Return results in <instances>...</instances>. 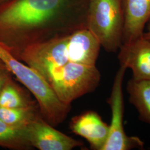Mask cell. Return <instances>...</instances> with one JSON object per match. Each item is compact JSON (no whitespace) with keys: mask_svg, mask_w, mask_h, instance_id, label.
Instances as JSON below:
<instances>
[{"mask_svg":"<svg viewBox=\"0 0 150 150\" xmlns=\"http://www.w3.org/2000/svg\"><path fill=\"white\" fill-rule=\"evenodd\" d=\"M88 0H11L0 6V44L18 59L27 46L52 37L69 20L86 27Z\"/></svg>","mask_w":150,"mask_h":150,"instance_id":"6da1fadb","label":"cell"},{"mask_svg":"<svg viewBox=\"0 0 150 150\" xmlns=\"http://www.w3.org/2000/svg\"><path fill=\"white\" fill-rule=\"evenodd\" d=\"M101 47L90 31L81 27L27 46L18 59L37 71L45 79L51 71L69 62L96 65Z\"/></svg>","mask_w":150,"mask_h":150,"instance_id":"7a4b0ae2","label":"cell"},{"mask_svg":"<svg viewBox=\"0 0 150 150\" xmlns=\"http://www.w3.org/2000/svg\"><path fill=\"white\" fill-rule=\"evenodd\" d=\"M125 17L122 0H88L86 27L108 52L122 45Z\"/></svg>","mask_w":150,"mask_h":150,"instance_id":"3957f363","label":"cell"},{"mask_svg":"<svg viewBox=\"0 0 150 150\" xmlns=\"http://www.w3.org/2000/svg\"><path fill=\"white\" fill-rule=\"evenodd\" d=\"M59 100L66 105L95 91L101 80L96 65L69 62L51 71L45 77Z\"/></svg>","mask_w":150,"mask_h":150,"instance_id":"277c9868","label":"cell"},{"mask_svg":"<svg viewBox=\"0 0 150 150\" xmlns=\"http://www.w3.org/2000/svg\"><path fill=\"white\" fill-rule=\"evenodd\" d=\"M127 68L121 65L115 76L108 103L111 110L109 134L102 150H129L142 149L144 142L136 136H128L123 125L124 98L122 85Z\"/></svg>","mask_w":150,"mask_h":150,"instance_id":"5b68a950","label":"cell"},{"mask_svg":"<svg viewBox=\"0 0 150 150\" xmlns=\"http://www.w3.org/2000/svg\"><path fill=\"white\" fill-rule=\"evenodd\" d=\"M27 137L32 147L40 150H71L82 143L57 129L38 115L26 127Z\"/></svg>","mask_w":150,"mask_h":150,"instance_id":"8992f818","label":"cell"},{"mask_svg":"<svg viewBox=\"0 0 150 150\" xmlns=\"http://www.w3.org/2000/svg\"><path fill=\"white\" fill-rule=\"evenodd\" d=\"M118 58L120 65L132 70L133 79L150 81V40L144 34L129 43L122 44Z\"/></svg>","mask_w":150,"mask_h":150,"instance_id":"52a82bcc","label":"cell"},{"mask_svg":"<svg viewBox=\"0 0 150 150\" xmlns=\"http://www.w3.org/2000/svg\"><path fill=\"white\" fill-rule=\"evenodd\" d=\"M72 131L86 139L93 150H102L107 141L110 126L95 111H88L72 119Z\"/></svg>","mask_w":150,"mask_h":150,"instance_id":"ba28073f","label":"cell"},{"mask_svg":"<svg viewBox=\"0 0 150 150\" xmlns=\"http://www.w3.org/2000/svg\"><path fill=\"white\" fill-rule=\"evenodd\" d=\"M125 23L122 44L142 36L150 20V0H122Z\"/></svg>","mask_w":150,"mask_h":150,"instance_id":"9c48e42d","label":"cell"},{"mask_svg":"<svg viewBox=\"0 0 150 150\" xmlns=\"http://www.w3.org/2000/svg\"><path fill=\"white\" fill-rule=\"evenodd\" d=\"M129 101L139 113V118L150 125V81L132 78L127 85Z\"/></svg>","mask_w":150,"mask_h":150,"instance_id":"30bf717a","label":"cell"},{"mask_svg":"<svg viewBox=\"0 0 150 150\" xmlns=\"http://www.w3.org/2000/svg\"><path fill=\"white\" fill-rule=\"evenodd\" d=\"M34 106L35 102L13 79L8 81L0 91V107L18 108Z\"/></svg>","mask_w":150,"mask_h":150,"instance_id":"8fae6325","label":"cell"},{"mask_svg":"<svg viewBox=\"0 0 150 150\" xmlns=\"http://www.w3.org/2000/svg\"><path fill=\"white\" fill-rule=\"evenodd\" d=\"M0 147L15 150L30 149L26 127L13 126L0 120Z\"/></svg>","mask_w":150,"mask_h":150,"instance_id":"7c38bea8","label":"cell"},{"mask_svg":"<svg viewBox=\"0 0 150 150\" xmlns=\"http://www.w3.org/2000/svg\"><path fill=\"white\" fill-rule=\"evenodd\" d=\"M40 115H41L40 110L36 106L18 108L0 107V120L16 127H27L29 123Z\"/></svg>","mask_w":150,"mask_h":150,"instance_id":"4fadbf2b","label":"cell"},{"mask_svg":"<svg viewBox=\"0 0 150 150\" xmlns=\"http://www.w3.org/2000/svg\"><path fill=\"white\" fill-rule=\"evenodd\" d=\"M13 75L6 64L0 59V91Z\"/></svg>","mask_w":150,"mask_h":150,"instance_id":"5bb4252c","label":"cell"},{"mask_svg":"<svg viewBox=\"0 0 150 150\" xmlns=\"http://www.w3.org/2000/svg\"><path fill=\"white\" fill-rule=\"evenodd\" d=\"M144 36L145 38L150 40V20L147 24V30L144 33Z\"/></svg>","mask_w":150,"mask_h":150,"instance_id":"9a60e30c","label":"cell"},{"mask_svg":"<svg viewBox=\"0 0 150 150\" xmlns=\"http://www.w3.org/2000/svg\"><path fill=\"white\" fill-rule=\"evenodd\" d=\"M10 1H11V0H0V6L2 5L3 4H5Z\"/></svg>","mask_w":150,"mask_h":150,"instance_id":"2e32d148","label":"cell"}]
</instances>
